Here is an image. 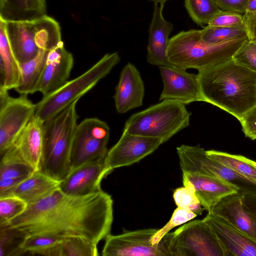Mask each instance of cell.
Instances as JSON below:
<instances>
[{"mask_svg":"<svg viewBox=\"0 0 256 256\" xmlns=\"http://www.w3.org/2000/svg\"><path fill=\"white\" fill-rule=\"evenodd\" d=\"M244 208L256 219V194H244Z\"/></svg>","mask_w":256,"mask_h":256,"instance_id":"b9f144b4","label":"cell"},{"mask_svg":"<svg viewBox=\"0 0 256 256\" xmlns=\"http://www.w3.org/2000/svg\"><path fill=\"white\" fill-rule=\"evenodd\" d=\"M190 115L184 104L166 99L132 115L123 132L160 138L165 142L189 126Z\"/></svg>","mask_w":256,"mask_h":256,"instance_id":"5b68a950","label":"cell"},{"mask_svg":"<svg viewBox=\"0 0 256 256\" xmlns=\"http://www.w3.org/2000/svg\"><path fill=\"white\" fill-rule=\"evenodd\" d=\"M256 43V42H255Z\"/></svg>","mask_w":256,"mask_h":256,"instance_id":"bcb514c9","label":"cell"},{"mask_svg":"<svg viewBox=\"0 0 256 256\" xmlns=\"http://www.w3.org/2000/svg\"><path fill=\"white\" fill-rule=\"evenodd\" d=\"M60 182L40 170H35L0 198L14 196L28 205L32 204L59 188Z\"/></svg>","mask_w":256,"mask_h":256,"instance_id":"7402d4cb","label":"cell"},{"mask_svg":"<svg viewBox=\"0 0 256 256\" xmlns=\"http://www.w3.org/2000/svg\"><path fill=\"white\" fill-rule=\"evenodd\" d=\"M97 244L79 236L62 238L60 256H96Z\"/></svg>","mask_w":256,"mask_h":256,"instance_id":"f546056e","label":"cell"},{"mask_svg":"<svg viewBox=\"0 0 256 256\" xmlns=\"http://www.w3.org/2000/svg\"><path fill=\"white\" fill-rule=\"evenodd\" d=\"M158 67L164 84L160 101L174 100L184 104L203 101L198 74L175 66Z\"/></svg>","mask_w":256,"mask_h":256,"instance_id":"5bb4252c","label":"cell"},{"mask_svg":"<svg viewBox=\"0 0 256 256\" xmlns=\"http://www.w3.org/2000/svg\"><path fill=\"white\" fill-rule=\"evenodd\" d=\"M244 26L249 40L256 42V10L244 14Z\"/></svg>","mask_w":256,"mask_h":256,"instance_id":"60d3db41","label":"cell"},{"mask_svg":"<svg viewBox=\"0 0 256 256\" xmlns=\"http://www.w3.org/2000/svg\"><path fill=\"white\" fill-rule=\"evenodd\" d=\"M46 16V0H0V20L28 21Z\"/></svg>","mask_w":256,"mask_h":256,"instance_id":"cb8c5ba5","label":"cell"},{"mask_svg":"<svg viewBox=\"0 0 256 256\" xmlns=\"http://www.w3.org/2000/svg\"><path fill=\"white\" fill-rule=\"evenodd\" d=\"M113 218L112 199L102 190L76 196L67 194L59 188L28 205L5 226L17 229L25 236H79L98 244L110 234Z\"/></svg>","mask_w":256,"mask_h":256,"instance_id":"6da1fadb","label":"cell"},{"mask_svg":"<svg viewBox=\"0 0 256 256\" xmlns=\"http://www.w3.org/2000/svg\"><path fill=\"white\" fill-rule=\"evenodd\" d=\"M114 96L117 112L124 114L142 105L144 83L136 67L128 62L122 69Z\"/></svg>","mask_w":256,"mask_h":256,"instance_id":"d6986e66","label":"cell"},{"mask_svg":"<svg viewBox=\"0 0 256 256\" xmlns=\"http://www.w3.org/2000/svg\"><path fill=\"white\" fill-rule=\"evenodd\" d=\"M164 4L154 2V10L149 28L146 60L150 64L158 66H174L167 57L168 37L174 26L163 16Z\"/></svg>","mask_w":256,"mask_h":256,"instance_id":"ac0fdd59","label":"cell"},{"mask_svg":"<svg viewBox=\"0 0 256 256\" xmlns=\"http://www.w3.org/2000/svg\"><path fill=\"white\" fill-rule=\"evenodd\" d=\"M182 179L191 182L201 205L208 213L224 197L238 190L218 178L201 174L182 172Z\"/></svg>","mask_w":256,"mask_h":256,"instance_id":"603a6c76","label":"cell"},{"mask_svg":"<svg viewBox=\"0 0 256 256\" xmlns=\"http://www.w3.org/2000/svg\"><path fill=\"white\" fill-rule=\"evenodd\" d=\"M109 173L105 158L86 162L70 170L60 180V188L71 196H84L100 190L101 182Z\"/></svg>","mask_w":256,"mask_h":256,"instance_id":"9a60e30c","label":"cell"},{"mask_svg":"<svg viewBox=\"0 0 256 256\" xmlns=\"http://www.w3.org/2000/svg\"><path fill=\"white\" fill-rule=\"evenodd\" d=\"M164 143L160 138L123 132L118 142L108 150L105 166L110 174L113 170L132 165L154 152Z\"/></svg>","mask_w":256,"mask_h":256,"instance_id":"4fadbf2b","label":"cell"},{"mask_svg":"<svg viewBox=\"0 0 256 256\" xmlns=\"http://www.w3.org/2000/svg\"><path fill=\"white\" fill-rule=\"evenodd\" d=\"M50 50H40L38 54L32 59L20 64L21 76L20 82L14 90L20 94H32L42 74L46 59Z\"/></svg>","mask_w":256,"mask_h":256,"instance_id":"484cf974","label":"cell"},{"mask_svg":"<svg viewBox=\"0 0 256 256\" xmlns=\"http://www.w3.org/2000/svg\"><path fill=\"white\" fill-rule=\"evenodd\" d=\"M78 100L44 122L40 170L59 181L71 170V152L78 124L76 110Z\"/></svg>","mask_w":256,"mask_h":256,"instance_id":"277c9868","label":"cell"},{"mask_svg":"<svg viewBox=\"0 0 256 256\" xmlns=\"http://www.w3.org/2000/svg\"><path fill=\"white\" fill-rule=\"evenodd\" d=\"M110 134V128L107 123L96 118H85L78 124L71 152L70 170L86 162L106 158Z\"/></svg>","mask_w":256,"mask_h":256,"instance_id":"8fae6325","label":"cell"},{"mask_svg":"<svg viewBox=\"0 0 256 256\" xmlns=\"http://www.w3.org/2000/svg\"><path fill=\"white\" fill-rule=\"evenodd\" d=\"M203 220L218 238L224 256H256V242L228 221L210 214Z\"/></svg>","mask_w":256,"mask_h":256,"instance_id":"2e32d148","label":"cell"},{"mask_svg":"<svg viewBox=\"0 0 256 256\" xmlns=\"http://www.w3.org/2000/svg\"><path fill=\"white\" fill-rule=\"evenodd\" d=\"M197 216L192 211L178 207L174 212L170 220L162 228L158 230L152 237L150 241L152 245L158 244L163 238L174 228L184 224Z\"/></svg>","mask_w":256,"mask_h":256,"instance_id":"e575fe53","label":"cell"},{"mask_svg":"<svg viewBox=\"0 0 256 256\" xmlns=\"http://www.w3.org/2000/svg\"><path fill=\"white\" fill-rule=\"evenodd\" d=\"M240 122L245 136L252 140L256 139V105L244 115Z\"/></svg>","mask_w":256,"mask_h":256,"instance_id":"f35d334b","label":"cell"},{"mask_svg":"<svg viewBox=\"0 0 256 256\" xmlns=\"http://www.w3.org/2000/svg\"><path fill=\"white\" fill-rule=\"evenodd\" d=\"M208 156L256 184V162L241 155L215 150H206Z\"/></svg>","mask_w":256,"mask_h":256,"instance_id":"83f0119b","label":"cell"},{"mask_svg":"<svg viewBox=\"0 0 256 256\" xmlns=\"http://www.w3.org/2000/svg\"><path fill=\"white\" fill-rule=\"evenodd\" d=\"M0 87L8 90L18 86L21 76L20 64L10 46L5 22L0 20Z\"/></svg>","mask_w":256,"mask_h":256,"instance_id":"d4e9b609","label":"cell"},{"mask_svg":"<svg viewBox=\"0 0 256 256\" xmlns=\"http://www.w3.org/2000/svg\"><path fill=\"white\" fill-rule=\"evenodd\" d=\"M44 138V122L34 115L12 146L34 170H40Z\"/></svg>","mask_w":256,"mask_h":256,"instance_id":"44dd1931","label":"cell"},{"mask_svg":"<svg viewBox=\"0 0 256 256\" xmlns=\"http://www.w3.org/2000/svg\"><path fill=\"white\" fill-rule=\"evenodd\" d=\"M208 26L244 28V14L220 10L212 18Z\"/></svg>","mask_w":256,"mask_h":256,"instance_id":"74e56055","label":"cell"},{"mask_svg":"<svg viewBox=\"0 0 256 256\" xmlns=\"http://www.w3.org/2000/svg\"><path fill=\"white\" fill-rule=\"evenodd\" d=\"M20 94L12 97L8 90L0 87V154L11 147L35 115L36 104Z\"/></svg>","mask_w":256,"mask_h":256,"instance_id":"30bf717a","label":"cell"},{"mask_svg":"<svg viewBox=\"0 0 256 256\" xmlns=\"http://www.w3.org/2000/svg\"><path fill=\"white\" fill-rule=\"evenodd\" d=\"M232 58L237 64L256 72V43L248 40Z\"/></svg>","mask_w":256,"mask_h":256,"instance_id":"8d00e7d4","label":"cell"},{"mask_svg":"<svg viewBox=\"0 0 256 256\" xmlns=\"http://www.w3.org/2000/svg\"><path fill=\"white\" fill-rule=\"evenodd\" d=\"M27 207L28 204L18 197L0 198V228L5 226L12 220L22 214Z\"/></svg>","mask_w":256,"mask_h":256,"instance_id":"836d02e7","label":"cell"},{"mask_svg":"<svg viewBox=\"0 0 256 256\" xmlns=\"http://www.w3.org/2000/svg\"><path fill=\"white\" fill-rule=\"evenodd\" d=\"M27 176L14 178L0 179V196H2L14 188Z\"/></svg>","mask_w":256,"mask_h":256,"instance_id":"7bdbcfd3","label":"cell"},{"mask_svg":"<svg viewBox=\"0 0 256 256\" xmlns=\"http://www.w3.org/2000/svg\"><path fill=\"white\" fill-rule=\"evenodd\" d=\"M153 1L154 2H158L160 3H165L166 1L168 0H151Z\"/></svg>","mask_w":256,"mask_h":256,"instance_id":"f6af8a7d","label":"cell"},{"mask_svg":"<svg viewBox=\"0 0 256 256\" xmlns=\"http://www.w3.org/2000/svg\"><path fill=\"white\" fill-rule=\"evenodd\" d=\"M183 187L174 190L173 198L178 207L190 210L197 215H201L204 210L196 195L192 184L182 179Z\"/></svg>","mask_w":256,"mask_h":256,"instance_id":"1f68e13d","label":"cell"},{"mask_svg":"<svg viewBox=\"0 0 256 256\" xmlns=\"http://www.w3.org/2000/svg\"><path fill=\"white\" fill-rule=\"evenodd\" d=\"M167 235L170 256H224L218 238L203 219L192 220Z\"/></svg>","mask_w":256,"mask_h":256,"instance_id":"9c48e42d","label":"cell"},{"mask_svg":"<svg viewBox=\"0 0 256 256\" xmlns=\"http://www.w3.org/2000/svg\"><path fill=\"white\" fill-rule=\"evenodd\" d=\"M35 171L28 164L14 160H0V179L25 177Z\"/></svg>","mask_w":256,"mask_h":256,"instance_id":"d590c367","label":"cell"},{"mask_svg":"<svg viewBox=\"0 0 256 256\" xmlns=\"http://www.w3.org/2000/svg\"><path fill=\"white\" fill-rule=\"evenodd\" d=\"M203 102L234 116L240 122L256 105V72L230 60L198 70Z\"/></svg>","mask_w":256,"mask_h":256,"instance_id":"7a4b0ae2","label":"cell"},{"mask_svg":"<svg viewBox=\"0 0 256 256\" xmlns=\"http://www.w3.org/2000/svg\"><path fill=\"white\" fill-rule=\"evenodd\" d=\"M62 238L50 235L35 234L24 237L20 248L22 254L60 256V242Z\"/></svg>","mask_w":256,"mask_h":256,"instance_id":"4316f807","label":"cell"},{"mask_svg":"<svg viewBox=\"0 0 256 256\" xmlns=\"http://www.w3.org/2000/svg\"><path fill=\"white\" fill-rule=\"evenodd\" d=\"M222 10L244 14L249 0H214Z\"/></svg>","mask_w":256,"mask_h":256,"instance_id":"ab89813d","label":"cell"},{"mask_svg":"<svg viewBox=\"0 0 256 256\" xmlns=\"http://www.w3.org/2000/svg\"><path fill=\"white\" fill-rule=\"evenodd\" d=\"M248 40L246 37L212 44L202 39L200 30L182 31L170 39L167 57L176 66L200 70L230 60Z\"/></svg>","mask_w":256,"mask_h":256,"instance_id":"3957f363","label":"cell"},{"mask_svg":"<svg viewBox=\"0 0 256 256\" xmlns=\"http://www.w3.org/2000/svg\"><path fill=\"white\" fill-rule=\"evenodd\" d=\"M4 22L10 46L20 64L34 58L40 50H50L62 42L59 24L47 15L32 20Z\"/></svg>","mask_w":256,"mask_h":256,"instance_id":"52a82bcc","label":"cell"},{"mask_svg":"<svg viewBox=\"0 0 256 256\" xmlns=\"http://www.w3.org/2000/svg\"><path fill=\"white\" fill-rule=\"evenodd\" d=\"M118 52L105 54L84 73L43 96L36 104L35 116L45 122L89 92L119 63Z\"/></svg>","mask_w":256,"mask_h":256,"instance_id":"8992f818","label":"cell"},{"mask_svg":"<svg viewBox=\"0 0 256 256\" xmlns=\"http://www.w3.org/2000/svg\"><path fill=\"white\" fill-rule=\"evenodd\" d=\"M74 62L72 54L65 48L62 42L50 50L36 92L44 96L62 86L68 81Z\"/></svg>","mask_w":256,"mask_h":256,"instance_id":"e0dca14e","label":"cell"},{"mask_svg":"<svg viewBox=\"0 0 256 256\" xmlns=\"http://www.w3.org/2000/svg\"><path fill=\"white\" fill-rule=\"evenodd\" d=\"M182 172L222 180L244 194H256V184L229 167L209 158L200 145L182 144L176 148Z\"/></svg>","mask_w":256,"mask_h":256,"instance_id":"ba28073f","label":"cell"},{"mask_svg":"<svg viewBox=\"0 0 256 256\" xmlns=\"http://www.w3.org/2000/svg\"><path fill=\"white\" fill-rule=\"evenodd\" d=\"M243 196L240 192L227 195L208 214L225 219L256 242V219L244 208Z\"/></svg>","mask_w":256,"mask_h":256,"instance_id":"ffe728a7","label":"cell"},{"mask_svg":"<svg viewBox=\"0 0 256 256\" xmlns=\"http://www.w3.org/2000/svg\"><path fill=\"white\" fill-rule=\"evenodd\" d=\"M201 38L212 44L248 37L244 27H226L207 26L200 30Z\"/></svg>","mask_w":256,"mask_h":256,"instance_id":"4dcf8cb0","label":"cell"},{"mask_svg":"<svg viewBox=\"0 0 256 256\" xmlns=\"http://www.w3.org/2000/svg\"><path fill=\"white\" fill-rule=\"evenodd\" d=\"M158 229L146 228L126 231L121 234H110L105 238L103 256H170L166 234L156 245L151 238Z\"/></svg>","mask_w":256,"mask_h":256,"instance_id":"7c38bea8","label":"cell"},{"mask_svg":"<svg viewBox=\"0 0 256 256\" xmlns=\"http://www.w3.org/2000/svg\"><path fill=\"white\" fill-rule=\"evenodd\" d=\"M0 228V256L22 254L20 246L25 235L14 228L8 226Z\"/></svg>","mask_w":256,"mask_h":256,"instance_id":"d6a6232c","label":"cell"},{"mask_svg":"<svg viewBox=\"0 0 256 256\" xmlns=\"http://www.w3.org/2000/svg\"><path fill=\"white\" fill-rule=\"evenodd\" d=\"M256 10V0H249L246 8V12H250ZM245 12V13H246Z\"/></svg>","mask_w":256,"mask_h":256,"instance_id":"ee69618b","label":"cell"},{"mask_svg":"<svg viewBox=\"0 0 256 256\" xmlns=\"http://www.w3.org/2000/svg\"><path fill=\"white\" fill-rule=\"evenodd\" d=\"M184 6L193 21L200 26L208 25L220 10L214 0H185Z\"/></svg>","mask_w":256,"mask_h":256,"instance_id":"f1b7e54d","label":"cell"}]
</instances>
